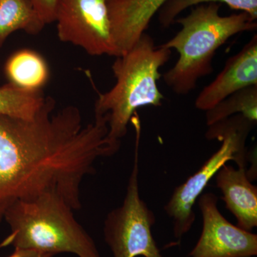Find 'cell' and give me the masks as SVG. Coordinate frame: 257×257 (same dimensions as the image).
<instances>
[{
  "label": "cell",
  "mask_w": 257,
  "mask_h": 257,
  "mask_svg": "<svg viewBox=\"0 0 257 257\" xmlns=\"http://www.w3.org/2000/svg\"><path fill=\"white\" fill-rule=\"evenodd\" d=\"M108 133L104 118L83 124L77 106L56 110L50 96L31 119L0 115V221L15 202L45 194L80 209L83 179L119 150Z\"/></svg>",
  "instance_id": "cell-1"
},
{
  "label": "cell",
  "mask_w": 257,
  "mask_h": 257,
  "mask_svg": "<svg viewBox=\"0 0 257 257\" xmlns=\"http://www.w3.org/2000/svg\"><path fill=\"white\" fill-rule=\"evenodd\" d=\"M172 50L155 46L146 32L126 53L116 57L111 70L116 82L105 93H98L94 116L107 122L108 138L120 147L128 123L137 110L145 106H160L165 99L159 89L161 67L170 59Z\"/></svg>",
  "instance_id": "cell-2"
},
{
  "label": "cell",
  "mask_w": 257,
  "mask_h": 257,
  "mask_svg": "<svg viewBox=\"0 0 257 257\" xmlns=\"http://www.w3.org/2000/svg\"><path fill=\"white\" fill-rule=\"evenodd\" d=\"M220 7L219 3L193 7L188 15L174 22L182 25V30L160 45L171 50L175 49L179 54L177 63L162 75L176 94H189L195 89L199 79L211 74L216 51L229 39L241 32L256 30V20L246 13L221 16Z\"/></svg>",
  "instance_id": "cell-3"
},
{
  "label": "cell",
  "mask_w": 257,
  "mask_h": 257,
  "mask_svg": "<svg viewBox=\"0 0 257 257\" xmlns=\"http://www.w3.org/2000/svg\"><path fill=\"white\" fill-rule=\"evenodd\" d=\"M73 211L54 194L15 202L3 216L11 229V245L53 256L70 253L78 257H101L95 243L74 218Z\"/></svg>",
  "instance_id": "cell-4"
},
{
  "label": "cell",
  "mask_w": 257,
  "mask_h": 257,
  "mask_svg": "<svg viewBox=\"0 0 257 257\" xmlns=\"http://www.w3.org/2000/svg\"><path fill=\"white\" fill-rule=\"evenodd\" d=\"M254 123L237 114L209 126L208 140L222 142L221 146L194 175L174 191L165 207L173 222L175 237L181 239L195 221L194 206L211 179L229 161L246 167L245 143Z\"/></svg>",
  "instance_id": "cell-5"
},
{
  "label": "cell",
  "mask_w": 257,
  "mask_h": 257,
  "mask_svg": "<svg viewBox=\"0 0 257 257\" xmlns=\"http://www.w3.org/2000/svg\"><path fill=\"white\" fill-rule=\"evenodd\" d=\"M137 131L135 160L126 195L120 207L110 211L104 225V236L114 257H164L152 236L155 216L140 197L139 189V145L140 122Z\"/></svg>",
  "instance_id": "cell-6"
},
{
  "label": "cell",
  "mask_w": 257,
  "mask_h": 257,
  "mask_svg": "<svg viewBox=\"0 0 257 257\" xmlns=\"http://www.w3.org/2000/svg\"><path fill=\"white\" fill-rule=\"evenodd\" d=\"M108 0H57L55 23L60 41L88 55L113 57Z\"/></svg>",
  "instance_id": "cell-7"
},
{
  "label": "cell",
  "mask_w": 257,
  "mask_h": 257,
  "mask_svg": "<svg viewBox=\"0 0 257 257\" xmlns=\"http://www.w3.org/2000/svg\"><path fill=\"white\" fill-rule=\"evenodd\" d=\"M212 193L199 197L202 216L200 238L189 257H253L257 254V235L230 223L217 207Z\"/></svg>",
  "instance_id": "cell-8"
},
{
  "label": "cell",
  "mask_w": 257,
  "mask_h": 257,
  "mask_svg": "<svg viewBox=\"0 0 257 257\" xmlns=\"http://www.w3.org/2000/svg\"><path fill=\"white\" fill-rule=\"evenodd\" d=\"M257 85V35L226 61L216 79L199 93L197 109L208 111L234 93Z\"/></svg>",
  "instance_id": "cell-9"
},
{
  "label": "cell",
  "mask_w": 257,
  "mask_h": 257,
  "mask_svg": "<svg viewBox=\"0 0 257 257\" xmlns=\"http://www.w3.org/2000/svg\"><path fill=\"white\" fill-rule=\"evenodd\" d=\"M216 177L226 207L237 221L236 226L251 231L257 226V188L250 182L246 168L226 164Z\"/></svg>",
  "instance_id": "cell-10"
},
{
  "label": "cell",
  "mask_w": 257,
  "mask_h": 257,
  "mask_svg": "<svg viewBox=\"0 0 257 257\" xmlns=\"http://www.w3.org/2000/svg\"><path fill=\"white\" fill-rule=\"evenodd\" d=\"M10 83L28 90H40L49 79V68L41 55L35 51L22 50L13 54L5 65Z\"/></svg>",
  "instance_id": "cell-11"
},
{
  "label": "cell",
  "mask_w": 257,
  "mask_h": 257,
  "mask_svg": "<svg viewBox=\"0 0 257 257\" xmlns=\"http://www.w3.org/2000/svg\"><path fill=\"white\" fill-rule=\"evenodd\" d=\"M45 25L30 0H0V47L13 32L36 35Z\"/></svg>",
  "instance_id": "cell-12"
},
{
  "label": "cell",
  "mask_w": 257,
  "mask_h": 257,
  "mask_svg": "<svg viewBox=\"0 0 257 257\" xmlns=\"http://www.w3.org/2000/svg\"><path fill=\"white\" fill-rule=\"evenodd\" d=\"M46 96L40 90H28L8 83L0 87V115L31 119L41 109Z\"/></svg>",
  "instance_id": "cell-13"
},
{
  "label": "cell",
  "mask_w": 257,
  "mask_h": 257,
  "mask_svg": "<svg viewBox=\"0 0 257 257\" xmlns=\"http://www.w3.org/2000/svg\"><path fill=\"white\" fill-rule=\"evenodd\" d=\"M234 114L242 115L251 122H256L257 85L234 93L207 111V124L211 126Z\"/></svg>",
  "instance_id": "cell-14"
},
{
  "label": "cell",
  "mask_w": 257,
  "mask_h": 257,
  "mask_svg": "<svg viewBox=\"0 0 257 257\" xmlns=\"http://www.w3.org/2000/svg\"><path fill=\"white\" fill-rule=\"evenodd\" d=\"M206 3H224L231 9L246 13L253 20L257 19V0H168L158 12L159 22L164 28H170L184 10Z\"/></svg>",
  "instance_id": "cell-15"
},
{
  "label": "cell",
  "mask_w": 257,
  "mask_h": 257,
  "mask_svg": "<svg viewBox=\"0 0 257 257\" xmlns=\"http://www.w3.org/2000/svg\"><path fill=\"white\" fill-rule=\"evenodd\" d=\"M45 25L55 23L57 0H30Z\"/></svg>",
  "instance_id": "cell-16"
},
{
  "label": "cell",
  "mask_w": 257,
  "mask_h": 257,
  "mask_svg": "<svg viewBox=\"0 0 257 257\" xmlns=\"http://www.w3.org/2000/svg\"><path fill=\"white\" fill-rule=\"evenodd\" d=\"M12 244V236L7 237L1 243L0 248L5 247ZM50 253L41 252L37 250L29 249V248H15L14 252L8 257H52Z\"/></svg>",
  "instance_id": "cell-17"
}]
</instances>
